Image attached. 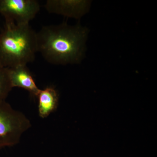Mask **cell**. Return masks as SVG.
<instances>
[{
  "label": "cell",
  "instance_id": "obj_2",
  "mask_svg": "<svg viewBox=\"0 0 157 157\" xmlns=\"http://www.w3.org/2000/svg\"><path fill=\"white\" fill-rule=\"evenodd\" d=\"M37 33L29 24L5 22L0 33V65L5 68L26 65L35 60Z\"/></svg>",
  "mask_w": 157,
  "mask_h": 157
},
{
  "label": "cell",
  "instance_id": "obj_7",
  "mask_svg": "<svg viewBox=\"0 0 157 157\" xmlns=\"http://www.w3.org/2000/svg\"><path fill=\"white\" fill-rule=\"evenodd\" d=\"M38 98V112L42 118H47L56 109L58 104L59 96L56 90L52 87L40 90Z\"/></svg>",
  "mask_w": 157,
  "mask_h": 157
},
{
  "label": "cell",
  "instance_id": "obj_1",
  "mask_svg": "<svg viewBox=\"0 0 157 157\" xmlns=\"http://www.w3.org/2000/svg\"><path fill=\"white\" fill-rule=\"evenodd\" d=\"M88 33L79 24L44 26L37 33L38 52L52 64L78 63L84 56Z\"/></svg>",
  "mask_w": 157,
  "mask_h": 157
},
{
  "label": "cell",
  "instance_id": "obj_5",
  "mask_svg": "<svg viewBox=\"0 0 157 157\" xmlns=\"http://www.w3.org/2000/svg\"><path fill=\"white\" fill-rule=\"evenodd\" d=\"M90 4L83 0H47L45 8L52 14L79 19L88 11Z\"/></svg>",
  "mask_w": 157,
  "mask_h": 157
},
{
  "label": "cell",
  "instance_id": "obj_4",
  "mask_svg": "<svg viewBox=\"0 0 157 157\" xmlns=\"http://www.w3.org/2000/svg\"><path fill=\"white\" fill-rule=\"evenodd\" d=\"M40 10L36 0H0V14L6 23L29 24Z\"/></svg>",
  "mask_w": 157,
  "mask_h": 157
},
{
  "label": "cell",
  "instance_id": "obj_3",
  "mask_svg": "<svg viewBox=\"0 0 157 157\" xmlns=\"http://www.w3.org/2000/svg\"><path fill=\"white\" fill-rule=\"evenodd\" d=\"M31 126L30 121L22 112L13 109L6 101H0V148L19 143Z\"/></svg>",
  "mask_w": 157,
  "mask_h": 157
},
{
  "label": "cell",
  "instance_id": "obj_8",
  "mask_svg": "<svg viewBox=\"0 0 157 157\" xmlns=\"http://www.w3.org/2000/svg\"><path fill=\"white\" fill-rule=\"evenodd\" d=\"M12 89L8 68L0 65V101H6Z\"/></svg>",
  "mask_w": 157,
  "mask_h": 157
},
{
  "label": "cell",
  "instance_id": "obj_6",
  "mask_svg": "<svg viewBox=\"0 0 157 157\" xmlns=\"http://www.w3.org/2000/svg\"><path fill=\"white\" fill-rule=\"evenodd\" d=\"M9 79L12 88L19 87L26 90L32 95L37 97L39 89L26 65L8 68Z\"/></svg>",
  "mask_w": 157,
  "mask_h": 157
}]
</instances>
